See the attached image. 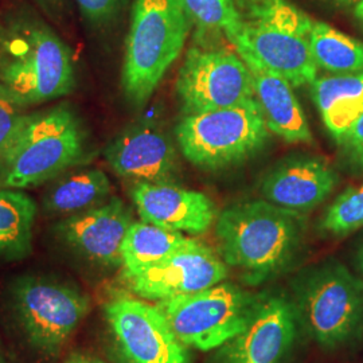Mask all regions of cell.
<instances>
[{
	"mask_svg": "<svg viewBox=\"0 0 363 363\" xmlns=\"http://www.w3.org/2000/svg\"><path fill=\"white\" fill-rule=\"evenodd\" d=\"M304 235V214L265 199L234 203L216 220L220 259L250 286L286 273L303 249Z\"/></svg>",
	"mask_w": 363,
	"mask_h": 363,
	"instance_id": "obj_1",
	"label": "cell"
},
{
	"mask_svg": "<svg viewBox=\"0 0 363 363\" xmlns=\"http://www.w3.org/2000/svg\"><path fill=\"white\" fill-rule=\"evenodd\" d=\"M298 325L325 351L349 349L363 339V279L337 259L298 272L291 281Z\"/></svg>",
	"mask_w": 363,
	"mask_h": 363,
	"instance_id": "obj_2",
	"label": "cell"
},
{
	"mask_svg": "<svg viewBox=\"0 0 363 363\" xmlns=\"http://www.w3.org/2000/svg\"><path fill=\"white\" fill-rule=\"evenodd\" d=\"M238 9L242 25L230 40L238 55L253 58L292 86L311 85L319 69L310 43L311 18L289 0H245Z\"/></svg>",
	"mask_w": 363,
	"mask_h": 363,
	"instance_id": "obj_3",
	"label": "cell"
},
{
	"mask_svg": "<svg viewBox=\"0 0 363 363\" xmlns=\"http://www.w3.org/2000/svg\"><path fill=\"white\" fill-rule=\"evenodd\" d=\"M182 0H133L121 72L130 104L142 106L179 58L190 30Z\"/></svg>",
	"mask_w": 363,
	"mask_h": 363,
	"instance_id": "obj_4",
	"label": "cell"
},
{
	"mask_svg": "<svg viewBox=\"0 0 363 363\" xmlns=\"http://www.w3.org/2000/svg\"><path fill=\"white\" fill-rule=\"evenodd\" d=\"M86 152L81 121L67 106L30 115L0 154V187L27 189L52 181Z\"/></svg>",
	"mask_w": 363,
	"mask_h": 363,
	"instance_id": "obj_5",
	"label": "cell"
},
{
	"mask_svg": "<svg viewBox=\"0 0 363 363\" xmlns=\"http://www.w3.org/2000/svg\"><path fill=\"white\" fill-rule=\"evenodd\" d=\"M0 84L25 108L64 97L76 86L72 52L49 27L21 22L4 33Z\"/></svg>",
	"mask_w": 363,
	"mask_h": 363,
	"instance_id": "obj_6",
	"label": "cell"
},
{
	"mask_svg": "<svg viewBox=\"0 0 363 363\" xmlns=\"http://www.w3.org/2000/svg\"><path fill=\"white\" fill-rule=\"evenodd\" d=\"M269 133L255 99L230 108L184 115L175 138L187 162L206 171H218L257 154Z\"/></svg>",
	"mask_w": 363,
	"mask_h": 363,
	"instance_id": "obj_7",
	"label": "cell"
},
{
	"mask_svg": "<svg viewBox=\"0 0 363 363\" xmlns=\"http://www.w3.org/2000/svg\"><path fill=\"white\" fill-rule=\"evenodd\" d=\"M261 294L233 283L156 301L175 335L187 347L217 350L241 333L257 308Z\"/></svg>",
	"mask_w": 363,
	"mask_h": 363,
	"instance_id": "obj_8",
	"label": "cell"
},
{
	"mask_svg": "<svg viewBox=\"0 0 363 363\" xmlns=\"http://www.w3.org/2000/svg\"><path fill=\"white\" fill-rule=\"evenodd\" d=\"M175 89L184 115L230 108L256 99L252 73L238 52L202 43L193 45L186 52Z\"/></svg>",
	"mask_w": 363,
	"mask_h": 363,
	"instance_id": "obj_9",
	"label": "cell"
},
{
	"mask_svg": "<svg viewBox=\"0 0 363 363\" xmlns=\"http://www.w3.org/2000/svg\"><path fill=\"white\" fill-rule=\"evenodd\" d=\"M104 313L120 363H191L189 347L156 304L118 295Z\"/></svg>",
	"mask_w": 363,
	"mask_h": 363,
	"instance_id": "obj_10",
	"label": "cell"
},
{
	"mask_svg": "<svg viewBox=\"0 0 363 363\" xmlns=\"http://www.w3.org/2000/svg\"><path fill=\"white\" fill-rule=\"evenodd\" d=\"M15 308L30 342L54 355L86 316L89 298L58 283L26 280L15 289Z\"/></svg>",
	"mask_w": 363,
	"mask_h": 363,
	"instance_id": "obj_11",
	"label": "cell"
},
{
	"mask_svg": "<svg viewBox=\"0 0 363 363\" xmlns=\"http://www.w3.org/2000/svg\"><path fill=\"white\" fill-rule=\"evenodd\" d=\"M301 331L289 295L262 292L245 328L216 351L214 363H286Z\"/></svg>",
	"mask_w": 363,
	"mask_h": 363,
	"instance_id": "obj_12",
	"label": "cell"
},
{
	"mask_svg": "<svg viewBox=\"0 0 363 363\" xmlns=\"http://www.w3.org/2000/svg\"><path fill=\"white\" fill-rule=\"evenodd\" d=\"M121 277L136 296L160 301L220 284L228 277V267L211 247L191 238L167 259Z\"/></svg>",
	"mask_w": 363,
	"mask_h": 363,
	"instance_id": "obj_13",
	"label": "cell"
},
{
	"mask_svg": "<svg viewBox=\"0 0 363 363\" xmlns=\"http://www.w3.org/2000/svg\"><path fill=\"white\" fill-rule=\"evenodd\" d=\"M104 156L118 177L135 183H177L181 174L172 139L152 124L123 130L108 144Z\"/></svg>",
	"mask_w": 363,
	"mask_h": 363,
	"instance_id": "obj_14",
	"label": "cell"
},
{
	"mask_svg": "<svg viewBox=\"0 0 363 363\" xmlns=\"http://www.w3.org/2000/svg\"><path fill=\"white\" fill-rule=\"evenodd\" d=\"M337 174L320 156L298 154L276 162L259 183L265 201L279 208L306 214L334 191Z\"/></svg>",
	"mask_w": 363,
	"mask_h": 363,
	"instance_id": "obj_15",
	"label": "cell"
},
{
	"mask_svg": "<svg viewBox=\"0 0 363 363\" xmlns=\"http://www.w3.org/2000/svg\"><path fill=\"white\" fill-rule=\"evenodd\" d=\"M130 196L142 220L171 232L205 233L218 217L208 195L177 183H135Z\"/></svg>",
	"mask_w": 363,
	"mask_h": 363,
	"instance_id": "obj_16",
	"label": "cell"
},
{
	"mask_svg": "<svg viewBox=\"0 0 363 363\" xmlns=\"http://www.w3.org/2000/svg\"><path fill=\"white\" fill-rule=\"evenodd\" d=\"M132 223L130 208L121 199L112 198L62 220L55 230L65 244L93 262L121 267V247Z\"/></svg>",
	"mask_w": 363,
	"mask_h": 363,
	"instance_id": "obj_17",
	"label": "cell"
},
{
	"mask_svg": "<svg viewBox=\"0 0 363 363\" xmlns=\"http://www.w3.org/2000/svg\"><path fill=\"white\" fill-rule=\"evenodd\" d=\"M241 58L252 73L255 97L268 130L288 143H311L308 120L289 81L259 65L253 58Z\"/></svg>",
	"mask_w": 363,
	"mask_h": 363,
	"instance_id": "obj_18",
	"label": "cell"
},
{
	"mask_svg": "<svg viewBox=\"0 0 363 363\" xmlns=\"http://www.w3.org/2000/svg\"><path fill=\"white\" fill-rule=\"evenodd\" d=\"M311 93L325 128L340 143L363 113V73L318 77Z\"/></svg>",
	"mask_w": 363,
	"mask_h": 363,
	"instance_id": "obj_19",
	"label": "cell"
},
{
	"mask_svg": "<svg viewBox=\"0 0 363 363\" xmlns=\"http://www.w3.org/2000/svg\"><path fill=\"white\" fill-rule=\"evenodd\" d=\"M191 238L148 222H133L121 247V276L142 272L187 245Z\"/></svg>",
	"mask_w": 363,
	"mask_h": 363,
	"instance_id": "obj_20",
	"label": "cell"
},
{
	"mask_svg": "<svg viewBox=\"0 0 363 363\" xmlns=\"http://www.w3.org/2000/svg\"><path fill=\"white\" fill-rule=\"evenodd\" d=\"M37 205L28 195L0 187V256L19 259L31 249Z\"/></svg>",
	"mask_w": 363,
	"mask_h": 363,
	"instance_id": "obj_21",
	"label": "cell"
},
{
	"mask_svg": "<svg viewBox=\"0 0 363 363\" xmlns=\"http://www.w3.org/2000/svg\"><path fill=\"white\" fill-rule=\"evenodd\" d=\"M112 184L101 169H82L57 182L45 198L46 208L54 214H70L94 206L105 199Z\"/></svg>",
	"mask_w": 363,
	"mask_h": 363,
	"instance_id": "obj_22",
	"label": "cell"
},
{
	"mask_svg": "<svg viewBox=\"0 0 363 363\" xmlns=\"http://www.w3.org/2000/svg\"><path fill=\"white\" fill-rule=\"evenodd\" d=\"M311 52L318 67L331 74L363 73V42L325 22L313 21Z\"/></svg>",
	"mask_w": 363,
	"mask_h": 363,
	"instance_id": "obj_23",
	"label": "cell"
},
{
	"mask_svg": "<svg viewBox=\"0 0 363 363\" xmlns=\"http://www.w3.org/2000/svg\"><path fill=\"white\" fill-rule=\"evenodd\" d=\"M182 4L201 31L222 33L229 42L242 25V15L234 0H182Z\"/></svg>",
	"mask_w": 363,
	"mask_h": 363,
	"instance_id": "obj_24",
	"label": "cell"
},
{
	"mask_svg": "<svg viewBox=\"0 0 363 363\" xmlns=\"http://www.w3.org/2000/svg\"><path fill=\"white\" fill-rule=\"evenodd\" d=\"M320 230L343 237L363 228V183L337 195L319 222Z\"/></svg>",
	"mask_w": 363,
	"mask_h": 363,
	"instance_id": "obj_25",
	"label": "cell"
},
{
	"mask_svg": "<svg viewBox=\"0 0 363 363\" xmlns=\"http://www.w3.org/2000/svg\"><path fill=\"white\" fill-rule=\"evenodd\" d=\"M25 109L26 108L19 104L13 94L0 84V154L11 143L30 116Z\"/></svg>",
	"mask_w": 363,
	"mask_h": 363,
	"instance_id": "obj_26",
	"label": "cell"
},
{
	"mask_svg": "<svg viewBox=\"0 0 363 363\" xmlns=\"http://www.w3.org/2000/svg\"><path fill=\"white\" fill-rule=\"evenodd\" d=\"M78 9L91 23H105L115 16L123 0H76Z\"/></svg>",
	"mask_w": 363,
	"mask_h": 363,
	"instance_id": "obj_27",
	"label": "cell"
},
{
	"mask_svg": "<svg viewBox=\"0 0 363 363\" xmlns=\"http://www.w3.org/2000/svg\"><path fill=\"white\" fill-rule=\"evenodd\" d=\"M343 154L355 169L363 171V113L339 143Z\"/></svg>",
	"mask_w": 363,
	"mask_h": 363,
	"instance_id": "obj_28",
	"label": "cell"
},
{
	"mask_svg": "<svg viewBox=\"0 0 363 363\" xmlns=\"http://www.w3.org/2000/svg\"><path fill=\"white\" fill-rule=\"evenodd\" d=\"M66 363H104L100 359L91 358V357H85V355H72Z\"/></svg>",
	"mask_w": 363,
	"mask_h": 363,
	"instance_id": "obj_29",
	"label": "cell"
},
{
	"mask_svg": "<svg viewBox=\"0 0 363 363\" xmlns=\"http://www.w3.org/2000/svg\"><path fill=\"white\" fill-rule=\"evenodd\" d=\"M43 6L50 7L52 10H60L65 4V0H39Z\"/></svg>",
	"mask_w": 363,
	"mask_h": 363,
	"instance_id": "obj_30",
	"label": "cell"
},
{
	"mask_svg": "<svg viewBox=\"0 0 363 363\" xmlns=\"http://www.w3.org/2000/svg\"><path fill=\"white\" fill-rule=\"evenodd\" d=\"M354 15L355 18L363 23V0H359L354 7Z\"/></svg>",
	"mask_w": 363,
	"mask_h": 363,
	"instance_id": "obj_31",
	"label": "cell"
},
{
	"mask_svg": "<svg viewBox=\"0 0 363 363\" xmlns=\"http://www.w3.org/2000/svg\"><path fill=\"white\" fill-rule=\"evenodd\" d=\"M357 265H358V269H359V272L362 273L363 276V242L362 245L358 249V253H357Z\"/></svg>",
	"mask_w": 363,
	"mask_h": 363,
	"instance_id": "obj_32",
	"label": "cell"
},
{
	"mask_svg": "<svg viewBox=\"0 0 363 363\" xmlns=\"http://www.w3.org/2000/svg\"><path fill=\"white\" fill-rule=\"evenodd\" d=\"M330 1H333L337 6H351V4L355 6L359 0H330Z\"/></svg>",
	"mask_w": 363,
	"mask_h": 363,
	"instance_id": "obj_33",
	"label": "cell"
},
{
	"mask_svg": "<svg viewBox=\"0 0 363 363\" xmlns=\"http://www.w3.org/2000/svg\"><path fill=\"white\" fill-rule=\"evenodd\" d=\"M3 38H4V33L1 31V28H0V46H1V42H3Z\"/></svg>",
	"mask_w": 363,
	"mask_h": 363,
	"instance_id": "obj_34",
	"label": "cell"
},
{
	"mask_svg": "<svg viewBox=\"0 0 363 363\" xmlns=\"http://www.w3.org/2000/svg\"><path fill=\"white\" fill-rule=\"evenodd\" d=\"M234 1H235V4H237V7H240V6H241V4H242V3H244V1H245V0H234Z\"/></svg>",
	"mask_w": 363,
	"mask_h": 363,
	"instance_id": "obj_35",
	"label": "cell"
},
{
	"mask_svg": "<svg viewBox=\"0 0 363 363\" xmlns=\"http://www.w3.org/2000/svg\"><path fill=\"white\" fill-rule=\"evenodd\" d=\"M0 363H3V362H1V361H0Z\"/></svg>",
	"mask_w": 363,
	"mask_h": 363,
	"instance_id": "obj_36",
	"label": "cell"
}]
</instances>
